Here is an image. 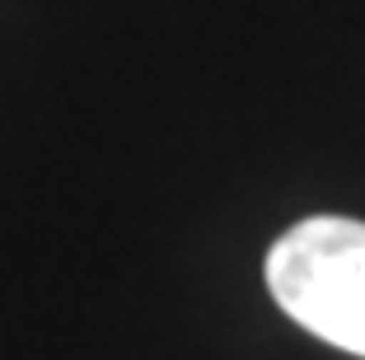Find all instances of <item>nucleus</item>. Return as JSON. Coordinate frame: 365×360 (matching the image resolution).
<instances>
[{
	"label": "nucleus",
	"mask_w": 365,
	"mask_h": 360,
	"mask_svg": "<svg viewBox=\"0 0 365 360\" xmlns=\"http://www.w3.org/2000/svg\"><path fill=\"white\" fill-rule=\"evenodd\" d=\"M267 290L281 314L365 360V220L309 215L267 248Z\"/></svg>",
	"instance_id": "obj_1"
}]
</instances>
